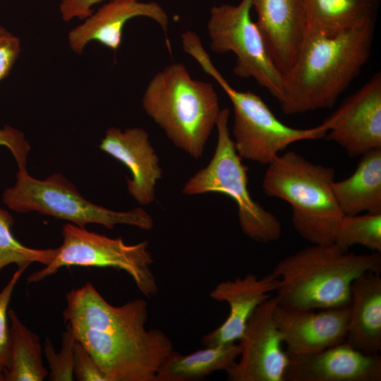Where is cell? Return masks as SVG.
<instances>
[{
	"instance_id": "1",
	"label": "cell",
	"mask_w": 381,
	"mask_h": 381,
	"mask_svg": "<svg viewBox=\"0 0 381 381\" xmlns=\"http://www.w3.org/2000/svg\"><path fill=\"white\" fill-rule=\"evenodd\" d=\"M66 298L64 323L107 381H155L174 346L162 331L146 329L148 310L145 299L114 306L90 282L71 289Z\"/></svg>"
},
{
	"instance_id": "2",
	"label": "cell",
	"mask_w": 381,
	"mask_h": 381,
	"mask_svg": "<svg viewBox=\"0 0 381 381\" xmlns=\"http://www.w3.org/2000/svg\"><path fill=\"white\" fill-rule=\"evenodd\" d=\"M375 23L337 35L307 28L279 103L287 115L332 107L358 75L371 52Z\"/></svg>"
},
{
	"instance_id": "3",
	"label": "cell",
	"mask_w": 381,
	"mask_h": 381,
	"mask_svg": "<svg viewBox=\"0 0 381 381\" xmlns=\"http://www.w3.org/2000/svg\"><path fill=\"white\" fill-rule=\"evenodd\" d=\"M367 272H381L380 253L344 251L334 243L312 244L274 267L277 304L310 310L347 308L353 282Z\"/></svg>"
},
{
	"instance_id": "4",
	"label": "cell",
	"mask_w": 381,
	"mask_h": 381,
	"mask_svg": "<svg viewBox=\"0 0 381 381\" xmlns=\"http://www.w3.org/2000/svg\"><path fill=\"white\" fill-rule=\"evenodd\" d=\"M142 104L176 147L195 159L202 156L221 111L211 83L193 78L184 64L174 63L152 77Z\"/></svg>"
},
{
	"instance_id": "5",
	"label": "cell",
	"mask_w": 381,
	"mask_h": 381,
	"mask_svg": "<svg viewBox=\"0 0 381 381\" xmlns=\"http://www.w3.org/2000/svg\"><path fill=\"white\" fill-rule=\"evenodd\" d=\"M334 177L333 167L289 151L268 164L262 188L269 197L291 205L293 226L303 239L312 244H329L344 215L333 193Z\"/></svg>"
},
{
	"instance_id": "6",
	"label": "cell",
	"mask_w": 381,
	"mask_h": 381,
	"mask_svg": "<svg viewBox=\"0 0 381 381\" xmlns=\"http://www.w3.org/2000/svg\"><path fill=\"white\" fill-rule=\"evenodd\" d=\"M186 53L217 81L229 98L234 109L232 139L242 159L268 165L292 143L325 137L327 131L322 124L309 128L286 126L259 95L233 88L215 68L200 41L190 42Z\"/></svg>"
},
{
	"instance_id": "7",
	"label": "cell",
	"mask_w": 381,
	"mask_h": 381,
	"mask_svg": "<svg viewBox=\"0 0 381 381\" xmlns=\"http://www.w3.org/2000/svg\"><path fill=\"white\" fill-rule=\"evenodd\" d=\"M229 118V109H221L216 123L217 140L212 157L206 167L186 181L182 192L189 195L217 193L229 196L236 205L243 233L258 243L274 242L281 237L282 224L272 213L251 197L248 167L235 149Z\"/></svg>"
},
{
	"instance_id": "8",
	"label": "cell",
	"mask_w": 381,
	"mask_h": 381,
	"mask_svg": "<svg viewBox=\"0 0 381 381\" xmlns=\"http://www.w3.org/2000/svg\"><path fill=\"white\" fill-rule=\"evenodd\" d=\"M16 178V184L7 188L2 196L4 205L16 212L35 211L80 227L97 224L112 229L116 225L125 224L149 231L154 226L152 217L142 208L119 212L87 200L61 174L40 180L30 176L27 171H18Z\"/></svg>"
},
{
	"instance_id": "9",
	"label": "cell",
	"mask_w": 381,
	"mask_h": 381,
	"mask_svg": "<svg viewBox=\"0 0 381 381\" xmlns=\"http://www.w3.org/2000/svg\"><path fill=\"white\" fill-rule=\"evenodd\" d=\"M63 243L52 262L31 274L28 283L39 282L64 267H112L127 273L139 291L150 298L158 292L151 270L153 263L149 243L126 244L121 238H110L73 224L62 230Z\"/></svg>"
},
{
	"instance_id": "10",
	"label": "cell",
	"mask_w": 381,
	"mask_h": 381,
	"mask_svg": "<svg viewBox=\"0 0 381 381\" xmlns=\"http://www.w3.org/2000/svg\"><path fill=\"white\" fill-rule=\"evenodd\" d=\"M252 0L214 6L207 25L210 49L236 56L234 73L253 78L279 103L284 97V75L273 62L263 38L251 18Z\"/></svg>"
},
{
	"instance_id": "11",
	"label": "cell",
	"mask_w": 381,
	"mask_h": 381,
	"mask_svg": "<svg viewBox=\"0 0 381 381\" xmlns=\"http://www.w3.org/2000/svg\"><path fill=\"white\" fill-rule=\"evenodd\" d=\"M275 296L261 303L250 316L238 341L240 354L225 370L231 381H284L289 357L274 313Z\"/></svg>"
},
{
	"instance_id": "12",
	"label": "cell",
	"mask_w": 381,
	"mask_h": 381,
	"mask_svg": "<svg viewBox=\"0 0 381 381\" xmlns=\"http://www.w3.org/2000/svg\"><path fill=\"white\" fill-rule=\"evenodd\" d=\"M327 140L350 157L381 148V73L347 97L322 123Z\"/></svg>"
},
{
	"instance_id": "13",
	"label": "cell",
	"mask_w": 381,
	"mask_h": 381,
	"mask_svg": "<svg viewBox=\"0 0 381 381\" xmlns=\"http://www.w3.org/2000/svg\"><path fill=\"white\" fill-rule=\"evenodd\" d=\"M349 307L318 310L275 308L274 318L289 356L319 352L346 341Z\"/></svg>"
},
{
	"instance_id": "14",
	"label": "cell",
	"mask_w": 381,
	"mask_h": 381,
	"mask_svg": "<svg viewBox=\"0 0 381 381\" xmlns=\"http://www.w3.org/2000/svg\"><path fill=\"white\" fill-rule=\"evenodd\" d=\"M284 381H380L381 356L346 341L317 353L289 356Z\"/></svg>"
},
{
	"instance_id": "15",
	"label": "cell",
	"mask_w": 381,
	"mask_h": 381,
	"mask_svg": "<svg viewBox=\"0 0 381 381\" xmlns=\"http://www.w3.org/2000/svg\"><path fill=\"white\" fill-rule=\"evenodd\" d=\"M252 8L273 62L286 74L296 59L307 30L304 0H252Z\"/></svg>"
},
{
	"instance_id": "16",
	"label": "cell",
	"mask_w": 381,
	"mask_h": 381,
	"mask_svg": "<svg viewBox=\"0 0 381 381\" xmlns=\"http://www.w3.org/2000/svg\"><path fill=\"white\" fill-rule=\"evenodd\" d=\"M99 148L123 163L131 171L127 189L141 205L152 203L155 186L162 176L159 160L149 140L147 132L139 127L121 131L111 127L107 130Z\"/></svg>"
},
{
	"instance_id": "17",
	"label": "cell",
	"mask_w": 381,
	"mask_h": 381,
	"mask_svg": "<svg viewBox=\"0 0 381 381\" xmlns=\"http://www.w3.org/2000/svg\"><path fill=\"white\" fill-rule=\"evenodd\" d=\"M278 281L272 272L260 278L247 274L218 284L210 296L214 301L226 302L229 313L222 325L203 337L202 344L213 346L238 341L255 310L276 291Z\"/></svg>"
},
{
	"instance_id": "18",
	"label": "cell",
	"mask_w": 381,
	"mask_h": 381,
	"mask_svg": "<svg viewBox=\"0 0 381 381\" xmlns=\"http://www.w3.org/2000/svg\"><path fill=\"white\" fill-rule=\"evenodd\" d=\"M147 17L167 30L169 17L164 8L154 1L140 0H109L95 13L85 18L83 23L71 30L68 35L71 49L81 54L91 41L116 50L122 41L125 25L131 19Z\"/></svg>"
},
{
	"instance_id": "19",
	"label": "cell",
	"mask_w": 381,
	"mask_h": 381,
	"mask_svg": "<svg viewBox=\"0 0 381 381\" xmlns=\"http://www.w3.org/2000/svg\"><path fill=\"white\" fill-rule=\"evenodd\" d=\"M381 272H367L352 283L346 341L368 354L381 351Z\"/></svg>"
},
{
	"instance_id": "20",
	"label": "cell",
	"mask_w": 381,
	"mask_h": 381,
	"mask_svg": "<svg viewBox=\"0 0 381 381\" xmlns=\"http://www.w3.org/2000/svg\"><path fill=\"white\" fill-rule=\"evenodd\" d=\"M361 157L350 176L332 183L335 199L346 215L381 213V148Z\"/></svg>"
},
{
	"instance_id": "21",
	"label": "cell",
	"mask_w": 381,
	"mask_h": 381,
	"mask_svg": "<svg viewBox=\"0 0 381 381\" xmlns=\"http://www.w3.org/2000/svg\"><path fill=\"white\" fill-rule=\"evenodd\" d=\"M380 0H304L307 28L327 36L375 23Z\"/></svg>"
},
{
	"instance_id": "22",
	"label": "cell",
	"mask_w": 381,
	"mask_h": 381,
	"mask_svg": "<svg viewBox=\"0 0 381 381\" xmlns=\"http://www.w3.org/2000/svg\"><path fill=\"white\" fill-rule=\"evenodd\" d=\"M236 343L206 346L205 349L182 355L174 351L160 365L155 381H190L228 368L238 358Z\"/></svg>"
},
{
	"instance_id": "23",
	"label": "cell",
	"mask_w": 381,
	"mask_h": 381,
	"mask_svg": "<svg viewBox=\"0 0 381 381\" xmlns=\"http://www.w3.org/2000/svg\"><path fill=\"white\" fill-rule=\"evenodd\" d=\"M10 321L9 361L2 381H42L48 372L42 361L40 338L20 320L13 310H8Z\"/></svg>"
},
{
	"instance_id": "24",
	"label": "cell",
	"mask_w": 381,
	"mask_h": 381,
	"mask_svg": "<svg viewBox=\"0 0 381 381\" xmlns=\"http://www.w3.org/2000/svg\"><path fill=\"white\" fill-rule=\"evenodd\" d=\"M334 243L344 251L360 245L381 253V213L344 214L337 228Z\"/></svg>"
},
{
	"instance_id": "25",
	"label": "cell",
	"mask_w": 381,
	"mask_h": 381,
	"mask_svg": "<svg viewBox=\"0 0 381 381\" xmlns=\"http://www.w3.org/2000/svg\"><path fill=\"white\" fill-rule=\"evenodd\" d=\"M13 223L8 212L0 208V274L11 264H16L18 267L30 266L33 262L49 265L58 248L37 249L24 246L12 233Z\"/></svg>"
},
{
	"instance_id": "26",
	"label": "cell",
	"mask_w": 381,
	"mask_h": 381,
	"mask_svg": "<svg viewBox=\"0 0 381 381\" xmlns=\"http://www.w3.org/2000/svg\"><path fill=\"white\" fill-rule=\"evenodd\" d=\"M75 342V339L68 327L62 334V345L59 352L55 351L50 339H46L43 351L50 368L49 380L70 381L73 380Z\"/></svg>"
},
{
	"instance_id": "27",
	"label": "cell",
	"mask_w": 381,
	"mask_h": 381,
	"mask_svg": "<svg viewBox=\"0 0 381 381\" xmlns=\"http://www.w3.org/2000/svg\"><path fill=\"white\" fill-rule=\"evenodd\" d=\"M29 266L18 267L11 279L0 291V381L7 369L10 354V327L8 324V305L15 286Z\"/></svg>"
},
{
	"instance_id": "28",
	"label": "cell",
	"mask_w": 381,
	"mask_h": 381,
	"mask_svg": "<svg viewBox=\"0 0 381 381\" xmlns=\"http://www.w3.org/2000/svg\"><path fill=\"white\" fill-rule=\"evenodd\" d=\"M73 375L78 381H107L90 353L76 340L74 346Z\"/></svg>"
},
{
	"instance_id": "29",
	"label": "cell",
	"mask_w": 381,
	"mask_h": 381,
	"mask_svg": "<svg viewBox=\"0 0 381 381\" xmlns=\"http://www.w3.org/2000/svg\"><path fill=\"white\" fill-rule=\"evenodd\" d=\"M0 146L10 150L16 161L18 171H27V157L30 146L23 133L9 126L0 128Z\"/></svg>"
},
{
	"instance_id": "30",
	"label": "cell",
	"mask_w": 381,
	"mask_h": 381,
	"mask_svg": "<svg viewBox=\"0 0 381 381\" xmlns=\"http://www.w3.org/2000/svg\"><path fill=\"white\" fill-rule=\"evenodd\" d=\"M20 50L19 38L0 25V81L9 75Z\"/></svg>"
},
{
	"instance_id": "31",
	"label": "cell",
	"mask_w": 381,
	"mask_h": 381,
	"mask_svg": "<svg viewBox=\"0 0 381 381\" xmlns=\"http://www.w3.org/2000/svg\"><path fill=\"white\" fill-rule=\"evenodd\" d=\"M109 0H70L69 4L72 12L80 18L89 16L92 12L91 8L95 4Z\"/></svg>"
}]
</instances>
